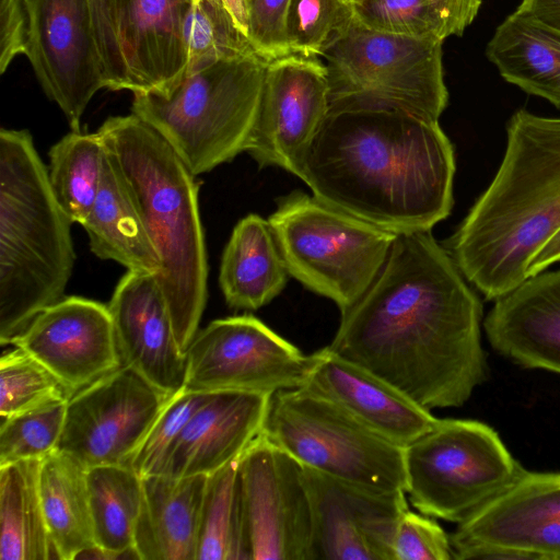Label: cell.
Masks as SVG:
<instances>
[{"mask_svg":"<svg viewBox=\"0 0 560 560\" xmlns=\"http://www.w3.org/2000/svg\"><path fill=\"white\" fill-rule=\"evenodd\" d=\"M486 56L501 77L560 108V31L516 9L495 28Z\"/></svg>","mask_w":560,"mask_h":560,"instance_id":"484cf974","label":"cell"},{"mask_svg":"<svg viewBox=\"0 0 560 560\" xmlns=\"http://www.w3.org/2000/svg\"><path fill=\"white\" fill-rule=\"evenodd\" d=\"M454 148L439 120L388 110L329 112L298 177L322 202L401 234L451 212Z\"/></svg>","mask_w":560,"mask_h":560,"instance_id":"7a4b0ae2","label":"cell"},{"mask_svg":"<svg viewBox=\"0 0 560 560\" xmlns=\"http://www.w3.org/2000/svg\"><path fill=\"white\" fill-rule=\"evenodd\" d=\"M517 9L560 31V0H522Z\"/></svg>","mask_w":560,"mask_h":560,"instance_id":"ee69618b","label":"cell"},{"mask_svg":"<svg viewBox=\"0 0 560 560\" xmlns=\"http://www.w3.org/2000/svg\"><path fill=\"white\" fill-rule=\"evenodd\" d=\"M329 113L326 67L317 57L289 54L268 62L247 153L260 167L298 176Z\"/></svg>","mask_w":560,"mask_h":560,"instance_id":"e0dca14e","label":"cell"},{"mask_svg":"<svg viewBox=\"0 0 560 560\" xmlns=\"http://www.w3.org/2000/svg\"><path fill=\"white\" fill-rule=\"evenodd\" d=\"M302 466L350 482L406 491L404 450L305 387L270 397L262 433Z\"/></svg>","mask_w":560,"mask_h":560,"instance_id":"30bf717a","label":"cell"},{"mask_svg":"<svg viewBox=\"0 0 560 560\" xmlns=\"http://www.w3.org/2000/svg\"><path fill=\"white\" fill-rule=\"evenodd\" d=\"M482 322L501 355L560 374V269L541 271L494 300Z\"/></svg>","mask_w":560,"mask_h":560,"instance_id":"7402d4cb","label":"cell"},{"mask_svg":"<svg viewBox=\"0 0 560 560\" xmlns=\"http://www.w3.org/2000/svg\"><path fill=\"white\" fill-rule=\"evenodd\" d=\"M252 560H312L313 513L302 465L257 438L240 457Z\"/></svg>","mask_w":560,"mask_h":560,"instance_id":"5bb4252c","label":"cell"},{"mask_svg":"<svg viewBox=\"0 0 560 560\" xmlns=\"http://www.w3.org/2000/svg\"><path fill=\"white\" fill-rule=\"evenodd\" d=\"M195 560H252L240 458L207 476Z\"/></svg>","mask_w":560,"mask_h":560,"instance_id":"4dcf8cb0","label":"cell"},{"mask_svg":"<svg viewBox=\"0 0 560 560\" xmlns=\"http://www.w3.org/2000/svg\"><path fill=\"white\" fill-rule=\"evenodd\" d=\"M442 45L375 32L353 19L319 57L329 112L388 110L439 120L448 103Z\"/></svg>","mask_w":560,"mask_h":560,"instance_id":"52a82bcc","label":"cell"},{"mask_svg":"<svg viewBox=\"0 0 560 560\" xmlns=\"http://www.w3.org/2000/svg\"><path fill=\"white\" fill-rule=\"evenodd\" d=\"M441 20L444 37L462 36L474 22L482 0H431Z\"/></svg>","mask_w":560,"mask_h":560,"instance_id":"7bdbcfd3","label":"cell"},{"mask_svg":"<svg viewBox=\"0 0 560 560\" xmlns=\"http://www.w3.org/2000/svg\"><path fill=\"white\" fill-rule=\"evenodd\" d=\"M313 513L312 560H394L409 509L404 490L372 488L302 466Z\"/></svg>","mask_w":560,"mask_h":560,"instance_id":"2e32d148","label":"cell"},{"mask_svg":"<svg viewBox=\"0 0 560 560\" xmlns=\"http://www.w3.org/2000/svg\"><path fill=\"white\" fill-rule=\"evenodd\" d=\"M88 486L95 550L108 557L132 552L142 504V479L130 467L88 468Z\"/></svg>","mask_w":560,"mask_h":560,"instance_id":"f546056e","label":"cell"},{"mask_svg":"<svg viewBox=\"0 0 560 560\" xmlns=\"http://www.w3.org/2000/svg\"><path fill=\"white\" fill-rule=\"evenodd\" d=\"M10 345L19 347L75 393L121 366L108 306L63 296L39 312Z\"/></svg>","mask_w":560,"mask_h":560,"instance_id":"ac0fdd59","label":"cell"},{"mask_svg":"<svg viewBox=\"0 0 560 560\" xmlns=\"http://www.w3.org/2000/svg\"><path fill=\"white\" fill-rule=\"evenodd\" d=\"M348 1L352 3V2H354L355 0H348Z\"/></svg>","mask_w":560,"mask_h":560,"instance_id":"bcb514c9","label":"cell"},{"mask_svg":"<svg viewBox=\"0 0 560 560\" xmlns=\"http://www.w3.org/2000/svg\"><path fill=\"white\" fill-rule=\"evenodd\" d=\"M269 61L248 56L186 74L168 94L133 93L132 114L156 130L196 176L246 152Z\"/></svg>","mask_w":560,"mask_h":560,"instance_id":"8992f818","label":"cell"},{"mask_svg":"<svg viewBox=\"0 0 560 560\" xmlns=\"http://www.w3.org/2000/svg\"><path fill=\"white\" fill-rule=\"evenodd\" d=\"M289 275L346 312L370 288L397 236L293 191L268 219Z\"/></svg>","mask_w":560,"mask_h":560,"instance_id":"ba28073f","label":"cell"},{"mask_svg":"<svg viewBox=\"0 0 560 560\" xmlns=\"http://www.w3.org/2000/svg\"><path fill=\"white\" fill-rule=\"evenodd\" d=\"M30 30L27 0H0V72L26 55Z\"/></svg>","mask_w":560,"mask_h":560,"instance_id":"b9f144b4","label":"cell"},{"mask_svg":"<svg viewBox=\"0 0 560 560\" xmlns=\"http://www.w3.org/2000/svg\"><path fill=\"white\" fill-rule=\"evenodd\" d=\"M354 20L364 27L390 35L445 40L431 0H355Z\"/></svg>","mask_w":560,"mask_h":560,"instance_id":"74e56055","label":"cell"},{"mask_svg":"<svg viewBox=\"0 0 560 560\" xmlns=\"http://www.w3.org/2000/svg\"><path fill=\"white\" fill-rule=\"evenodd\" d=\"M141 479L132 553L141 560H195L207 475Z\"/></svg>","mask_w":560,"mask_h":560,"instance_id":"cb8c5ba5","label":"cell"},{"mask_svg":"<svg viewBox=\"0 0 560 560\" xmlns=\"http://www.w3.org/2000/svg\"><path fill=\"white\" fill-rule=\"evenodd\" d=\"M394 560L453 559L451 538L433 520L409 509L397 525L393 540Z\"/></svg>","mask_w":560,"mask_h":560,"instance_id":"f35d334b","label":"cell"},{"mask_svg":"<svg viewBox=\"0 0 560 560\" xmlns=\"http://www.w3.org/2000/svg\"><path fill=\"white\" fill-rule=\"evenodd\" d=\"M248 37L256 52L267 61L290 52L285 37L289 0H243Z\"/></svg>","mask_w":560,"mask_h":560,"instance_id":"ab89813d","label":"cell"},{"mask_svg":"<svg viewBox=\"0 0 560 560\" xmlns=\"http://www.w3.org/2000/svg\"><path fill=\"white\" fill-rule=\"evenodd\" d=\"M482 304L431 230L397 234L327 346L421 407L463 406L488 377Z\"/></svg>","mask_w":560,"mask_h":560,"instance_id":"6da1fadb","label":"cell"},{"mask_svg":"<svg viewBox=\"0 0 560 560\" xmlns=\"http://www.w3.org/2000/svg\"><path fill=\"white\" fill-rule=\"evenodd\" d=\"M42 460L0 466V560L56 558L39 492Z\"/></svg>","mask_w":560,"mask_h":560,"instance_id":"f1b7e54d","label":"cell"},{"mask_svg":"<svg viewBox=\"0 0 560 560\" xmlns=\"http://www.w3.org/2000/svg\"><path fill=\"white\" fill-rule=\"evenodd\" d=\"M106 88L130 90L116 31V0H88Z\"/></svg>","mask_w":560,"mask_h":560,"instance_id":"60d3db41","label":"cell"},{"mask_svg":"<svg viewBox=\"0 0 560 560\" xmlns=\"http://www.w3.org/2000/svg\"><path fill=\"white\" fill-rule=\"evenodd\" d=\"M167 399L137 372L121 365L68 400L57 450L88 468L130 466Z\"/></svg>","mask_w":560,"mask_h":560,"instance_id":"7c38bea8","label":"cell"},{"mask_svg":"<svg viewBox=\"0 0 560 560\" xmlns=\"http://www.w3.org/2000/svg\"><path fill=\"white\" fill-rule=\"evenodd\" d=\"M97 132L124 179L161 260L158 279L180 349L198 331L208 295V261L195 175L135 114L107 118Z\"/></svg>","mask_w":560,"mask_h":560,"instance_id":"277c9868","label":"cell"},{"mask_svg":"<svg viewBox=\"0 0 560 560\" xmlns=\"http://www.w3.org/2000/svg\"><path fill=\"white\" fill-rule=\"evenodd\" d=\"M450 538L457 560H560V472L524 469Z\"/></svg>","mask_w":560,"mask_h":560,"instance_id":"4fadbf2b","label":"cell"},{"mask_svg":"<svg viewBox=\"0 0 560 560\" xmlns=\"http://www.w3.org/2000/svg\"><path fill=\"white\" fill-rule=\"evenodd\" d=\"M289 276L269 221L255 213L241 219L220 265L219 283L226 304L256 311L282 292Z\"/></svg>","mask_w":560,"mask_h":560,"instance_id":"d4e9b609","label":"cell"},{"mask_svg":"<svg viewBox=\"0 0 560 560\" xmlns=\"http://www.w3.org/2000/svg\"><path fill=\"white\" fill-rule=\"evenodd\" d=\"M92 253L128 270L160 275L161 257L130 192L106 153L101 187L82 224Z\"/></svg>","mask_w":560,"mask_h":560,"instance_id":"4316f807","label":"cell"},{"mask_svg":"<svg viewBox=\"0 0 560 560\" xmlns=\"http://www.w3.org/2000/svg\"><path fill=\"white\" fill-rule=\"evenodd\" d=\"M560 261V230L535 254L527 269V278Z\"/></svg>","mask_w":560,"mask_h":560,"instance_id":"f6af8a7d","label":"cell"},{"mask_svg":"<svg viewBox=\"0 0 560 560\" xmlns=\"http://www.w3.org/2000/svg\"><path fill=\"white\" fill-rule=\"evenodd\" d=\"M107 306L121 365L168 397L183 389L186 357L156 275L128 270Z\"/></svg>","mask_w":560,"mask_h":560,"instance_id":"d6986e66","label":"cell"},{"mask_svg":"<svg viewBox=\"0 0 560 560\" xmlns=\"http://www.w3.org/2000/svg\"><path fill=\"white\" fill-rule=\"evenodd\" d=\"M498 172L447 242L465 279L497 300L560 230V118L516 110Z\"/></svg>","mask_w":560,"mask_h":560,"instance_id":"3957f363","label":"cell"},{"mask_svg":"<svg viewBox=\"0 0 560 560\" xmlns=\"http://www.w3.org/2000/svg\"><path fill=\"white\" fill-rule=\"evenodd\" d=\"M72 221L51 191L32 135L0 130V343L63 298L75 254Z\"/></svg>","mask_w":560,"mask_h":560,"instance_id":"5b68a950","label":"cell"},{"mask_svg":"<svg viewBox=\"0 0 560 560\" xmlns=\"http://www.w3.org/2000/svg\"><path fill=\"white\" fill-rule=\"evenodd\" d=\"M186 40V74L220 60L259 56L242 30L229 0H192Z\"/></svg>","mask_w":560,"mask_h":560,"instance_id":"d6a6232c","label":"cell"},{"mask_svg":"<svg viewBox=\"0 0 560 560\" xmlns=\"http://www.w3.org/2000/svg\"><path fill=\"white\" fill-rule=\"evenodd\" d=\"M75 394L27 351L15 347L0 359V415L8 418L67 402Z\"/></svg>","mask_w":560,"mask_h":560,"instance_id":"836d02e7","label":"cell"},{"mask_svg":"<svg viewBox=\"0 0 560 560\" xmlns=\"http://www.w3.org/2000/svg\"><path fill=\"white\" fill-rule=\"evenodd\" d=\"M211 394L183 388L168 397L130 463L141 478L164 474L186 425Z\"/></svg>","mask_w":560,"mask_h":560,"instance_id":"d590c367","label":"cell"},{"mask_svg":"<svg viewBox=\"0 0 560 560\" xmlns=\"http://www.w3.org/2000/svg\"><path fill=\"white\" fill-rule=\"evenodd\" d=\"M184 388L199 393L273 395L302 387L315 354H304L259 318H220L197 331L187 349Z\"/></svg>","mask_w":560,"mask_h":560,"instance_id":"8fae6325","label":"cell"},{"mask_svg":"<svg viewBox=\"0 0 560 560\" xmlns=\"http://www.w3.org/2000/svg\"><path fill=\"white\" fill-rule=\"evenodd\" d=\"M271 396L212 393L186 425L163 475L208 476L240 458L261 435Z\"/></svg>","mask_w":560,"mask_h":560,"instance_id":"603a6c76","label":"cell"},{"mask_svg":"<svg viewBox=\"0 0 560 560\" xmlns=\"http://www.w3.org/2000/svg\"><path fill=\"white\" fill-rule=\"evenodd\" d=\"M406 494L420 513L460 524L495 499L525 468L488 424L439 419L404 450Z\"/></svg>","mask_w":560,"mask_h":560,"instance_id":"9c48e42d","label":"cell"},{"mask_svg":"<svg viewBox=\"0 0 560 560\" xmlns=\"http://www.w3.org/2000/svg\"><path fill=\"white\" fill-rule=\"evenodd\" d=\"M303 387L329 400L383 439L406 447L439 421L398 388L325 347Z\"/></svg>","mask_w":560,"mask_h":560,"instance_id":"ffe728a7","label":"cell"},{"mask_svg":"<svg viewBox=\"0 0 560 560\" xmlns=\"http://www.w3.org/2000/svg\"><path fill=\"white\" fill-rule=\"evenodd\" d=\"M39 492L57 559L73 560L95 550L88 486V467L54 451L42 460Z\"/></svg>","mask_w":560,"mask_h":560,"instance_id":"83f0119b","label":"cell"},{"mask_svg":"<svg viewBox=\"0 0 560 560\" xmlns=\"http://www.w3.org/2000/svg\"><path fill=\"white\" fill-rule=\"evenodd\" d=\"M353 19L348 0H289L285 37L290 52L319 58Z\"/></svg>","mask_w":560,"mask_h":560,"instance_id":"e575fe53","label":"cell"},{"mask_svg":"<svg viewBox=\"0 0 560 560\" xmlns=\"http://www.w3.org/2000/svg\"><path fill=\"white\" fill-rule=\"evenodd\" d=\"M26 57L46 95L62 110L71 130L106 88L88 0H27Z\"/></svg>","mask_w":560,"mask_h":560,"instance_id":"9a60e30c","label":"cell"},{"mask_svg":"<svg viewBox=\"0 0 560 560\" xmlns=\"http://www.w3.org/2000/svg\"><path fill=\"white\" fill-rule=\"evenodd\" d=\"M67 402L2 418L0 466L20 460H43L56 451L65 424Z\"/></svg>","mask_w":560,"mask_h":560,"instance_id":"8d00e7d4","label":"cell"},{"mask_svg":"<svg viewBox=\"0 0 560 560\" xmlns=\"http://www.w3.org/2000/svg\"><path fill=\"white\" fill-rule=\"evenodd\" d=\"M192 0H116V31L132 93L168 94L188 66Z\"/></svg>","mask_w":560,"mask_h":560,"instance_id":"44dd1931","label":"cell"},{"mask_svg":"<svg viewBox=\"0 0 560 560\" xmlns=\"http://www.w3.org/2000/svg\"><path fill=\"white\" fill-rule=\"evenodd\" d=\"M105 158V145L97 131L71 130L50 148V188L72 223L82 225L86 220L101 187Z\"/></svg>","mask_w":560,"mask_h":560,"instance_id":"1f68e13d","label":"cell"}]
</instances>
